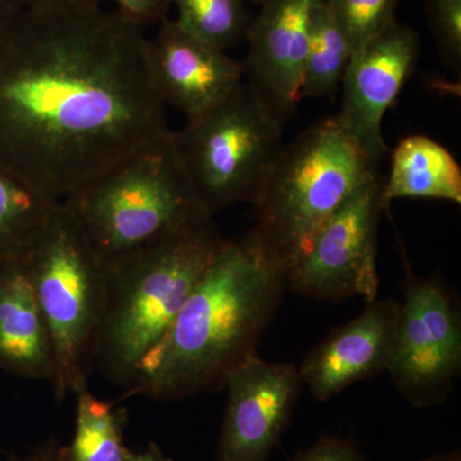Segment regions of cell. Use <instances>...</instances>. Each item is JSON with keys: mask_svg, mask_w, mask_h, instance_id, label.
Segmentation results:
<instances>
[{"mask_svg": "<svg viewBox=\"0 0 461 461\" xmlns=\"http://www.w3.org/2000/svg\"><path fill=\"white\" fill-rule=\"evenodd\" d=\"M144 27L122 12L20 9L0 23V163L63 203L163 138Z\"/></svg>", "mask_w": 461, "mask_h": 461, "instance_id": "1", "label": "cell"}, {"mask_svg": "<svg viewBox=\"0 0 461 461\" xmlns=\"http://www.w3.org/2000/svg\"><path fill=\"white\" fill-rule=\"evenodd\" d=\"M282 127L266 100L242 83L222 103L172 131L206 213L257 202L284 150Z\"/></svg>", "mask_w": 461, "mask_h": 461, "instance_id": "7", "label": "cell"}, {"mask_svg": "<svg viewBox=\"0 0 461 461\" xmlns=\"http://www.w3.org/2000/svg\"><path fill=\"white\" fill-rule=\"evenodd\" d=\"M245 2L254 3V5H262L266 0H245Z\"/></svg>", "mask_w": 461, "mask_h": 461, "instance_id": "30", "label": "cell"}, {"mask_svg": "<svg viewBox=\"0 0 461 461\" xmlns=\"http://www.w3.org/2000/svg\"><path fill=\"white\" fill-rule=\"evenodd\" d=\"M103 263L133 253L206 213L172 130L62 203Z\"/></svg>", "mask_w": 461, "mask_h": 461, "instance_id": "4", "label": "cell"}, {"mask_svg": "<svg viewBox=\"0 0 461 461\" xmlns=\"http://www.w3.org/2000/svg\"><path fill=\"white\" fill-rule=\"evenodd\" d=\"M400 303L375 300L366 311L312 348L299 369L302 384L318 402H329L357 382L387 371Z\"/></svg>", "mask_w": 461, "mask_h": 461, "instance_id": "14", "label": "cell"}, {"mask_svg": "<svg viewBox=\"0 0 461 461\" xmlns=\"http://www.w3.org/2000/svg\"><path fill=\"white\" fill-rule=\"evenodd\" d=\"M59 446L56 438H50L36 446L26 456H12V461H59Z\"/></svg>", "mask_w": 461, "mask_h": 461, "instance_id": "26", "label": "cell"}, {"mask_svg": "<svg viewBox=\"0 0 461 461\" xmlns=\"http://www.w3.org/2000/svg\"><path fill=\"white\" fill-rule=\"evenodd\" d=\"M317 0H266L247 35L244 76L286 122L302 100L309 20Z\"/></svg>", "mask_w": 461, "mask_h": 461, "instance_id": "13", "label": "cell"}, {"mask_svg": "<svg viewBox=\"0 0 461 461\" xmlns=\"http://www.w3.org/2000/svg\"><path fill=\"white\" fill-rule=\"evenodd\" d=\"M384 206L402 198L461 203V169L453 154L423 135L402 139L393 153L390 175L384 181Z\"/></svg>", "mask_w": 461, "mask_h": 461, "instance_id": "16", "label": "cell"}, {"mask_svg": "<svg viewBox=\"0 0 461 461\" xmlns=\"http://www.w3.org/2000/svg\"><path fill=\"white\" fill-rule=\"evenodd\" d=\"M338 18L353 53L396 23L399 0H326Z\"/></svg>", "mask_w": 461, "mask_h": 461, "instance_id": "21", "label": "cell"}, {"mask_svg": "<svg viewBox=\"0 0 461 461\" xmlns=\"http://www.w3.org/2000/svg\"><path fill=\"white\" fill-rule=\"evenodd\" d=\"M123 461H175L172 457L167 456L165 453H163L162 448L159 447L154 442H150L147 446V447L142 448V450L127 451L126 457H124Z\"/></svg>", "mask_w": 461, "mask_h": 461, "instance_id": "27", "label": "cell"}, {"mask_svg": "<svg viewBox=\"0 0 461 461\" xmlns=\"http://www.w3.org/2000/svg\"><path fill=\"white\" fill-rule=\"evenodd\" d=\"M117 9L133 23L147 29L166 20L173 0H114Z\"/></svg>", "mask_w": 461, "mask_h": 461, "instance_id": "24", "label": "cell"}, {"mask_svg": "<svg viewBox=\"0 0 461 461\" xmlns=\"http://www.w3.org/2000/svg\"><path fill=\"white\" fill-rule=\"evenodd\" d=\"M287 290V269L254 233L226 240L159 345L145 357L133 393L177 402L222 387L256 353Z\"/></svg>", "mask_w": 461, "mask_h": 461, "instance_id": "2", "label": "cell"}, {"mask_svg": "<svg viewBox=\"0 0 461 461\" xmlns=\"http://www.w3.org/2000/svg\"><path fill=\"white\" fill-rule=\"evenodd\" d=\"M27 272L50 332L58 402L87 387L104 303V266L62 203L32 250Z\"/></svg>", "mask_w": 461, "mask_h": 461, "instance_id": "6", "label": "cell"}, {"mask_svg": "<svg viewBox=\"0 0 461 461\" xmlns=\"http://www.w3.org/2000/svg\"><path fill=\"white\" fill-rule=\"evenodd\" d=\"M353 48L326 0H317L309 20L302 95H333L341 86Z\"/></svg>", "mask_w": 461, "mask_h": 461, "instance_id": "18", "label": "cell"}, {"mask_svg": "<svg viewBox=\"0 0 461 461\" xmlns=\"http://www.w3.org/2000/svg\"><path fill=\"white\" fill-rule=\"evenodd\" d=\"M75 435L68 445L59 446V461H123L126 409L100 400L89 388L75 393Z\"/></svg>", "mask_w": 461, "mask_h": 461, "instance_id": "19", "label": "cell"}, {"mask_svg": "<svg viewBox=\"0 0 461 461\" xmlns=\"http://www.w3.org/2000/svg\"><path fill=\"white\" fill-rule=\"evenodd\" d=\"M430 27L439 53L454 71L461 66V0H427Z\"/></svg>", "mask_w": 461, "mask_h": 461, "instance_id": "22", "label": "cell"}, {"mask_svg": "<svg viewBox=\"0 0 461 461\" xmlns=\"http://www.w3.org/2000/svg\"><path fill=\"white\" fill-rule=\"evenodd\" d=\"M420 461H461V455L460 451L455 450L450 451V453L432 455V456Z\"/></svg>", "mask_w": 461, "mask_h": 461, "instance_id": "29", "label": "cell"}, {"mask_svg": "<svg viewBox=\"0 0 461 461\" xmlns=\"http://www.w3.org/2000/svg\"><path fill=\"white\" fill-rule=\"evenodd\" d=\"M420 36L393 23L355 50L341 81L339 123L377 167L387 153L382 122L420 58Z\"/></svg>", "mask_w": 461, "mask_h": 461, "instance_id": "11", "label": "cell"}, {"mask_svg": "<svg viewBox=\"0 0 461 461\" xmlns=\"http://www.w3.org/2000/svg\"><path fill=\"white\" fill-rule=\"evenodd\" d=\"M224 241L208 215L103 263L104 303L94 366L132 391L145 357L166 338Z\"/></svg>", "mask_w": 461, "mask_h": 461, "instance_id": "3", "label": "cell"}, {"mask_svg": "<svg viewBox=\"0 0 461 461\" xmlns=\"http://www.w3.org/2000/svg\"><path fill=\"white\" fill-rule=\"evenodd\" d=\"M57 204L0 163V263L27 256Z\"/></svg>", "mask_w": 461, "mask_h": 461, "instance_id": "17", "label": "cell"}, {"mask_svg": "<svg viewBox=\"0 0 461 461\" xmlns=\"http://www.w3.org/2000/svg\"><path fill=\"white\" fill-rule=\"evenodd\" d=\"M384 180L364 182L321 226L304 257L287 273V290L317 300H377L378 227Z\"/></svg>", "mask_w": 461, "mask_h": 461, "instance_id": "9", "label": "cell"}, {"mask_svg": "<svg viewBox=\"0 0 461 461\" xmlns=\"http://www.w3.org/2000/svg\"><path fill=\"white\" fill-rule=\"evenodd\" d=\"M375 166L345 131L338 115L323 118L284 148L259 198L251 232L287 273L324 223Z\"/></svg>", "mask_w": 461, "mask_h": 461, "instance_id": "5", "label": "cell"}, {"mask_svg": "<svg viewBox=\"0 0 461 461\" xmlns=\"http://www.w3.org/2000/svg\"><path fill=\"white\" fill-rule=\"evenodd\" d=\"M20 9L14 0H0V23L11 14H16Z\"/></svg>", "mask_w": 461, "mask_h": 461, "instance_id": "28", "label": "cell"}, {"mask_svg": "<svg viewBox=\"0 0 461 461\" xmlns=\"http://www.w3.org/2000/svg\"><path fill=\"white\" fill-rule=\"evenodd\" d=\"M387 372L411 405L444 402L461 368L456 299L438 276L408 272Z\"/></svg>", "mask_w": 461, "mask_h": 461, "instance_id": "8", "label": "cell"}, {"mask_svg": "<svg viewBox=\"0 0 461 461\" xmlns=\"http://www.w3.org/2000/svg\"><path fill=\"white\" fill-rule=\"evenodd\" d=\"M290 461H364L357 448L339 437H321Z\"/></svg>", "mask_w": 461, "mask_h": 461, "instance_id": "23", "label": "cell"}, {"mask_svg": "<svg viewBox=\"0 0 461 461\" xmlns=\"http://www.w3.org/2000/svg\"><path fill=\"white\" fill-rule=\"evenodd\" d=\"M302 384L296 364L268 362L256 353L236 364L224 379L217 461H267L290 423Z\"/></svg>", "mask_w": 461, "mask_h": 461, "instance_id": "10", "label": "cell"}, {"mask_svg": "<svg viewBox=\"0 0 461 461\" xmlns=\"http://www.w3.org/2000/svg\"><path fill=\"white\" fill-rule=\"evenodd\" d=\"M0 369L50 384L54 377L50 336L25 257L0 263Z\"/></svg>", "mask_w": 461, "mask_h": 461, "instance_id": "15", "label": "cell"}, {"mask_svg": "<svg viewBox=\"0 0 461 461\" xmlns=\"http://www.w3.org/2000/svg\"><path fill=\"white\" fill-rule=\"evenodd\" d=\"M177 8L176 23L221 50L247 39L250 17L245 0H173Z\"/></svg>", "mask_w": 461, "mask_h": 461, "instance_id": "20", "label": "cell"}, {"mask_svg": "<svg viewBox=\"0 0 461 461\" xmlns=\"http://www.w3.org/2000/svg\"><path fill=\"white\" fill-rule=\"evenodd\" d=\"M147 53L158 95L166 107L178 109L186 120L214 108L244 83L242 63L169 18L160 23L153 38H148Z\"/></svg>", "mask_w": 461, "mask_h": 461, "instance_id": "12", "label": "cell"}, {"mask_svg": "<svg viewBox=\"0 0 461 461\" xmlns=\"http://www.w3.org/2000/svg\"><path fill=\"white\" fill-rule=\"evenodd\" d=\"M18 7L35 12H74L99 7L102 0H14Z\"/></svg>", "mask_w": 461, "mask_h": 461, "instance_id": "25", "label": "cell"}]
</instances>
